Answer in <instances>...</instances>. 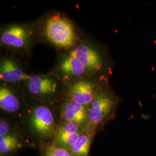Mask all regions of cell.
I'll return each mask as SVG.
<instances>
[{
    "label": "cell",
    "mask_w": 156,
    "mask_h": 156,
    "mask_svg": "<svg viewBox=\"0 0 156 156\" xmlns=\"http://www.w3.org/2000/svg\"><path fill=\"white\" fill-rule=\"evenodd\" d=\"M120 98L107 86L99 88L89 107L90 124L99 130L115 117Z\"/></svg>",
    "instance_id": "6da1fadb"
},
{
    "label": "cell",
    "mask_w": 156,
    "mask_h": 156,
    "mask_svg": "<svg viewBox=\"0 0 156 156\" xmlns=\"http://www.w3.org/2000/svg\"><path fill=\"white\" fill-rule=\"evenodd\" d=\"M27 122L34 136L40 142H50L57 123L51 108L45 104H37L28 111Z\"/></svg>",
    "instance_id": "7a4b0ae2"
},
{
    "label": "cell",
    "mask_w": 156,
    "mask_h": 156,
    "mask_svg": "<svg viewBox=\"0 0 156 156\" xmlns=\"http://www.w3.org/2000/svg\"><path fill=\"white\" fill-rule=\"evenodd\" d=\"M44 31L48 41L59 48L69 49L76 41V34L73 23L58 13L46 21Z\"/></svg>",
    "instance_id": "3957f363"
},
{
    "label": "cell",
    "mask_w": 156,
    "mask_h": 156,
    "mask_svg": "<svg viewBox=\"0 0 156 156\" xmlns=\"http://www.w3.org/2000/svg\"><path fill=\"white\" fill-rule=\"evenodd\" d=\"M26 86L30 94L43 102L55 98L58 94L60 88L57 79L44 75L29 76L26 80Z\"/></svg>",
    "instance_id": "277c9868"
},
{
    "label": "cell",
    "mask_w": 156,
    "mask_h": 156,
    "mask_svg": "<svg viewBox=\"0 0 156 156\" xmlns=\"http://www.w3.org/2000/svg\"><path fill=\"white\" fill-rule=\"evenodd\" d=\"M70 54L76 57L89 73H101L106 69V57L97 49L89 44L78 45Z\"/></svg>",
    "instance_id": "5b68a950"
},
{
    "label": "cell",
    "mask_w": 156,
    "mask_h": 156,
    "mask_svg": "<svg viewBox=\"0 0 156 156\" xmlns=\"http://www.w3.org/2000/svg\"><path fill=\"white\" fill-rule=\"evenodd\" d=\"M100 87L93 80L80 79L70 85L67 91V100L89 107Z\"/></svg>",
    "instance_id": "8992f818"
},
{
    "label": "cell",
    "mask_w": 156,
    "mask_h": 156,
    "mask_svg": "<svg viewBox=\"0 0 156 156\" xmlns=\"http://www.w3.org/2000/svg\"><path fill=\"white\" fill-rule=\"evenodd\" d=\"M83 130V128L75 123L60 120L57 124L55 134L50 142L70 151Z\"/></svg>",
    "instance_id": "52a82bcc"
},
{
    "label": "cell",
    "mask_w": 156,
    "mask_h": 156,
    "mask_svg": "<svg viewBox=\"0 0 156 156\" xmlns=\"http://www.w3.org/2000/svg\"><path fill=\"white\" fill-rule=\"evenodd\" d=\"M61 120L75 123L83 129L90 125L89 107L66 100L59 109Z\"/></svg>",
    "instance_id": "ba28073f"
},
{
    "label": "cell",
    "mask_w": 156,
    "mask_h": 156,
    "mask_svg": "<svg viewBox=\"0 0 156 156\" xmlns=\"http://www.w3.org/2000/svg\"><path fill=\"white\" fill-rule=\"evenodd\" d=\"M28 33L27 29L21 25H12L4 30L1 35V42L3 45L22 49L27 45Z\"/></svg>",
    "instance_id": "9c48e42d"
},
{
    "label": "cell",
    "mask_w": 156,
    "mask_h": 156,
    "mask_svg": "<svg viewBox=\"0 0 156 156\" xmlns=\"http://www.w3.org/2000/svg\"><path fill=\"white\" fill-rule=\"evenodd\" d=\"M29 76L11 59H5L1 62L0 78L6 83H15L27 80Z\"/></svg>",
    "instance_id": "30bf717a"
},
{
    "label": "cell",
    "mask_w": 156,
    "mask_h": 156,
    "mask_svg": "<svg viewBox=\"0 0 156 156\" xmlns=\"http://www.w3.org/2000/svg\"><path fill=\"white\" fill-rule=\"evenodd\" d=\"M98 130L90 125L85 129L70 149L72 156H89L92 142Z\"/></svg>",
    "instance_id": "8fae6325"
},
{
    "label": "cell",
    "mask_w": 156,
    "mask_h": 156,
    "mask_svg": "<svg viewBox=\"0 0 156 156\" xmlns=\"http://www.w3.org/2000/svg\"><path fill=\"white\" fill-rule=\"evenodd\" d=\"M58 70L67 78H79L88 73L82 62L70 53L62 58L59 63Z\"/></svg>",
    "instance_id": "7c38bea8"
},
{
    "label": "cell",
    "mask_w": 156,
    "mask_h": 156,
    "mask_svg": "<svg viewBox=\"0 0 156 156\" xmlns=\"http://www.w3.org/2000/svg\"><path fill=\"white\" fill-rule=\"evenodd\" d=\"M27 144L20 134L0 136V156H13Z\"/></svg>",
    "instance_id": "4fadbf2b"
},
{
    "label": "cell",
    "mask_w": 156,
    "mask_h": 156,
    "mask_svg": "<svg viewBox=\"0 0 156 156\" xmlns=\"http://www.w3.org/2000/svg\"><path fill=\"white\" fill-rule=\"evenodd\" d=\"M0 108L2 111L10 114H16L22 108L21 102L16 94L4 86L0 87Z\"/></svg>",
    "instance_id": "5bb4252c"
},
{
    "label": "cell",
    "mask_w": 156,
    "mask_h": 156,
    "mask_svg": "<svg viewBox=\"0 0 156 156\" xmlns=\"http://www.w3.org/2000/svg\"><path fill=\"white\" fill-rule=\"evenodd\" d=\"M38 146L41 156H72L70 151L51 142H40Z\"/></svg>",
    "instance_id": "9a60e30c"
},
{
    "label": "cell",
    "mask_w": 156,
    "mask_h": 156,
    "mask_svg": "<svg viewBox=\"0 0 156 156\" xmlns=\"http://www.w3.org/2000/svg\"><path fill=\"white\" fill-rule=\"evenodd\" d=\"M16 131L12 129V127L10 126L9 123L6 120L1 119L0 120V136H6L12 134H19Z\"/></svg>",
    "instance_id": "2e32d148"
}]
</instances>
